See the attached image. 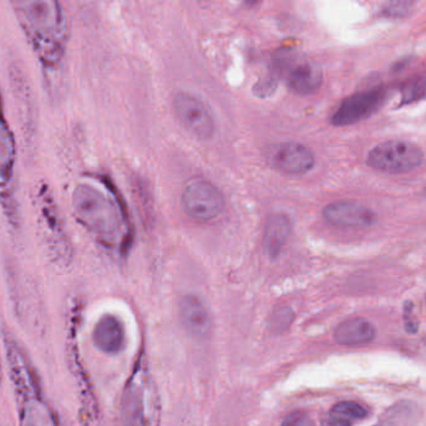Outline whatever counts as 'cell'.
Segmentation results:
<instances>
[{"instance_id": "obj_19", "label": "cell", "mask_w": 426, "mask_h": 426, "mask_svg": "<svg viewBox=\"0 0 426 426\" xmlns=\"http://www.w3.org/2000/svg\"><path fill=\"white\" fill-rule=\"evenodd\" d=\"M246 1H248V3H250V4H255V3H257V1H258V0H246Z\"/></svg>"}, {"instance_id": "obj_5", "label": "cell", "mask_w": 426, "mask_h": 426, "mask_svg": "<svg viewBox=\"0 0 426 426\" xmlns=\"http://www.w3.org/2000/svg\"><path fill=\"white\" fill-rule=\"evenodd\" d=\"M388 91L383 86H376L368 90L356 92L343 100L331 116V124L349 126L366 120L384 105Z\"/></svg>"}, {"instance_id": "obj_2", "label": "cell", "mask_w": 426, "mask_h": 426, "mask_svg": "<svg viewBox=\"0 0 426 426\" xmlns=\"http://www.w3.org/2000/svg\"><path fill=\"white\" fill-rule=\"evenodd\" d=\"M160 405L149 373L140 366L132 373L122 399V426H159Z\"/></svg>"}, {"instance_id": "obj_8", "label": "cell", "mask_w": 426, "mask_h": 426, "mask_svg": "<svg viewBox=\"0 0 426 426\" xmlns=\"http://www.w3.org/2000/svg\"><path fill=\"white\" fill-rule=\"evenodd\" d=\"M272 162L288 175H306L314 167L316 157L307 146L298 142H283L272 151Z\"/></svg>"}, {"instance_id": "obj_13", "label": "cell", "mask_w": 426, "mask_h": 426, "mask_svg": "<svg viewBox=\"0 0 426 426\" xmlns=\"http://www.w3.org/2000/svg\"><path fill=\"white\" fill-rule=\"evenodd\" d=\"M95 341L101 351L117 353L124 346V329L115 316H105L95 329Z\"/></svg>"}, {"instance_id": "obj_1", "label": "cell", "mask_w": 426, "mask_h": 426, "mask_svg": "<svg viewBox=\"0 0 426 426\" xmlns=\"http://www.w3.org/2000/svg\"><path fill=\"white\" fill-rule=\"evenodd\" d=\"M21 33L41 70L54 76L68 56L70 28L64 0H9Z\"/></svg>"}, {"instance_id": "obj_11", "label": "cell", "mask_w": 426, "mask_h": 426, "mask_svg": "<svg viewBox=\"0 0 426 426\" xmlns=\"http://www.w3.org/2000/svg\"><path fill=\"white\" fill-rule=\"evenodd\" d=\"M376 326L364 318H351L341 323L334 331V341L341 346H361L376 338Z\"/></svg>"}, {"instance_id": "obj_10", "label": "cell", "mask_w": 426, "mask_h": 426, "mask_svg": "<svg viewBox=\"0 0 426 426\" xmlns=\"http://www.w3.org/2000/svg\"><path fill=\"white\" fill-rule=\"evenodd\" d=\"M181 319L186 331L196 339L210 336L212 319L205 303L197 296H186L180 304Z\"/></svg>"}, {"instance_id": "obj_12", "label": "cell", "mask_w": 426, "mask_h": 426, "mask_svg": "<svg viewBox=\"0 0 426 426\" xmlns=\"http://www.w3.org/2000/svg\"><path fill=\"white\" fill-rule=\"evenodd\" d=\"M292 221L284 213H276L267 221L265 243L268 253L277 256L281 253L288 238L291 236Z\"/></svg>"}, {"instance_id": "obj_16", "label": "cell", "mask_w": 426, "mask_h": 426, "mask_svg": "<svg viewBox=\"0 0 426 426\" xmlns=\"http://www.w3.org/2000/svg\"><path fill=\"white\" fill-rule=\"evenodd\" d=\"M401 105L421 100L426 96V73L416 74L403 82L400 86Z\"/></svg>"}, {"instance_id": "obj_3", "label": "cell", "mask_w": 426, "mask_h": 426, "mask_svg": "<svg viewBox=\"0 0 426 426\" xmlns=\"http://www.w3.org/2000/svg\"><path fill=\"white\" fill-rule=\"evenodd\" d=\"M424 152L409 141H386L369 152L366 164L376 170L401 174L420 165Z\"/></svg>"}, {"instance_id": "obj_9", "label": "cell", "mask_w": 426, "mask_h": 426, "mask_svg": "<svg viewBox=\"0 0 426 426\" xmlns=\"http://www.w3.org/2000/svg\"><path fill=\"white\" fill-rule=\"evenodd\" d=\"M323 217L328 223L341 228H358L371 226L376 221V215L364 206L354 202L339 201L324 207Z\"/></svg>"}, {"instance_id": "obj_4", "label": "cell", "mask_w": 426, "mask_h": 426, "mask_svg": "<svg viewBox=\"0 0 426 426\" xmlns=\"http://www.w3.org/2000/svg\"><path fill=\"white\" fill-rule=\"evenodd\" d=\"M186 212L198 221H212L225 208V197L218 187L206 180L188 182L182 192Z\"/></svg>"}, {"instance_id": "obj_14", "label": "cell", "mask_w": 426, "mask_h": 426, "mask_svg": "<svg viewBox=\"0 0 426 426\" xmlns=\"http://www.w3.org/2000/svg\"><path fill=\"white\" fill-rule=\"evenodd\" d=\"M368 415L364 406L356 401H341L336 403L326 414L323 420V426H353L356 421L363 420Z\"/></svg>"}, {"instance_id": "obj_6", "label": "cell", "mask_w": 426, "mask_h": 426, "mask_svg": "<svg viewBox=\"0 0 426 426\" xmlns=\"http://www.w3.org/2000/svg\"><path fill=\"white\" fill-rule=\"evenodd\" d=\"M174 109L181 124L198 139H210L215 132V122L210 110L195 95L179 92L174 99Z\"/></svg>"}, {"instance_id": "obj_18", "label": "cell", "mask_w": 426, "mask_h": 426, "mask_svg": "<svg viewBox=\"0 0 426 426\" xmlns=\"http://www.w3.org/2000/svg\"><path fill=\"white\" fill-rule=\"evenodd\" d=\"M281 426H314L311 417L303 411H296L284 417Z\"/></svg>"}, {"instance_id": "obj_7", "label": "cell", "mask_w": 426, "mask_h": 426, "mask_svg": "<svg viewBox=\"0 0 426 426\" xmlns=\"http://www.w3.org/2000/svg\"><path fill=\"white\" fill-rule=\"evenodd\" d=\"M282 74H286L292 90L302 95L314 92L323 82V74L318 66L308 61L297 60L291 51L286 50L282 58Z\"/></svg>"}, {"instance_id": "obj_15", "label": "cell", "mask_w": 426, "mask_h": 426, "mask_svg": "<svg viewBox=\"0 0 426 426\" xmlns=\"http://www.w3.org/2000/svg\"><path fill=\"white\" fill-rule=\"evenodd\" d=\"M419 408L411 403H399L391 406L385 414L381 416L378 425L380 426H415L419 420Z\"/></svg>"}, {"instance_id": "obj_17", "label": "cell", "mask_w": 426, "mask_h": 426, "mask_svg": "<svg viewBox=\"0 0 426 426\" xmlns=\"http://www.w3.org/2000/svg\"><path fill=\"white\" fill-rule=\"evenodd\" d=\"M416 6V0H389L381 8L379 16L388 19H405L411 16Z\"/></svg>"}]
</instances>
